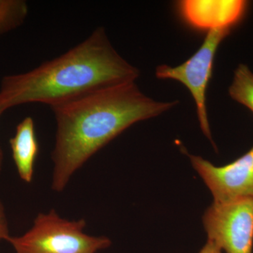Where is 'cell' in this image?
Returning <instances> with one entry per match:
<instances>
[{
    "label": "cell",
    "mask_w": 253,
    "mask_h": 253,
    "mask_svg": "<svg viewBox=\"0 0 253 253\" xmlns=\"http://www.w3.org/2000/svg\"><path fill=\"white\" fill-rule=\"evenodd\" d=\"M177 103L155 101L135 82H129L51 107L56 123L51 189L63 191L75 172L123 131L162 114Z\"/></svg>",
    "instance_id": "6da1fadb"
},
{
    "label": "cell",
    "mask_w": 253,
    "mask_h": 253,
    "mask_svg": "<svg viewBox=\"0 0 253 253\" xmlns=\"http://www.w3.org/2000/svg\"><path fill=\"white\" fill-rule=\"evenodd\" d=\"M139 76V70L118 54L99 27L59 57L28 72L4 76L0 107L3 112L31 103L51 108L106 86L135 82Z\"/></svg>",
    "instance_id": "7a4b0ae2"
},
{
    "label": "cell",
    "mask_w": 253,
    "mask_h": 253,
    "mask_svg": "<svg viewBox=\"0 0 253 253\" xmlns=\"http://www.w3.org/2000/svg\"><path fill=\"white\" fill-rule=\"evenodd\" d=\"M85 219L70 221L51 210L40 213L22 236H10L14 253H96L109 248L111 240L84 233Z\"/></svg>",
    "instance_id": "3957f363"
},
{
    "label": "cell",
    "mask_w": 253,
    "mask_h": 253,
    "mask_svg": "<svg viewBox=\"0 0 253 253\" xmlns=\"http://www.w3.org/2000/svg\"><path fill=\"white\" fill-rule=\"evenodd\" d=\"M231 30L213 29L208 31L202 45L187 61L172 67L161 65L156 68L159 79H172L182 83L189 89L196 103V111L201 129L212 141L206 108V90L212 76L214 56L219 44L229 36Z\"/></svg>",
    "instance_id": "277c9868"
},
{
    "label": "cell",
    "mask_w": 253,
    "mask_h": 253,
    "mask_svg": "<svg viewBox=\"0 0 253 253\" xmlns=\"http://www.w3.org/2000/svg\"><path fill=\"white\" fill-rule=\"evenodd\" d=\"M208 241L226 253L253 252V199L213 204L203 217Z\"/></svg>",
    "instance_id": "5b68a950"
},
{
    "label": "cell",
    "mask_w": 253,
    "mask_h": 253,
    "mask_svg": "<svg viewBox=\"0 0 253 253\" xmlns=\"http://www.w3.org/2000/svg\"><path fill=\"white\" fill-rule=\"evenodd\" d=\"M189 156L193 167L212 193L214 202L253 199V146L235 161L219 167L200 156Z\"/></svg>",
    "instance_id": "8992f818"
},
{
    "label": "cell",
    "mask_w": 253,
    "mask_h": 253,
    "mask_svg": "<svg viewBox=\"0 0 253 253\" xmlns=\"http://www.w3.org/2000/svg\"><path fill=\"white\" fill-rule=\"evenodd\" d=\"M248 2L243 0H184L179 10L186 22L199 29H229L244 17Z\"/></svg>",
    "instance_id": "52a82bcc"
},
{
    "label": "cell",
    "mask_w": 253,
    "mask_h": 253,
    "mask_svg": "<svg viewBox=\"0 0 253 253\" xmlns=\"http://www.w3.org/2000/svg\"><path fill=\"white\" fill-rule=\"evenodd\" d=\"M9 144L18 175L25 182L31 183L40 151L33 118H25L18 125L15 135L10 139Z\"/></svg>",
    "instance_id": "ba28073f"
},
{
    "label": "cell",
    "mask_w": 253,
    "mask_h": 253,
    "mask_svg": "<svg viewBox=\"0 0 253 253\" xmlns=\"http://www.w3.org/2000/svg\"><path fill=\"white\" fill-rule=\"evenodd\" d=\"M28 10L24 0H0V37L21 26Z\"/></svg>",
    "instance_id": "9c48e42d"
},
{
    "label": "cell",
    "mask_w": 253,
    "mask_h": 253,
    "mask_svg": "<svg viewBox=\"0 0 253 253\" xmlns=\"http://www.w3.org/2000/svg\"><path fill=\"white\" fill-rule=\"evenodd\" d=\"M229 95L253 113V73L246 65L240 64L234 71Z\"/></svg>",
    "instance_id": "30bf717a"
},
{
    "label": "cell",
    "mask_w": 253,
    "mask_h": 253,
    "mask_svg": "<svg viewBox=\"0 0 253 253\" xmlns=\"http://www.w3.org/2000/svg\"><path fill=\"white\" fill-rule=\"evenodd\" d=\"M9 225L5 214L4 206L0 201V241H7L10 237Z\"/></svg>",
    "instance_id": "8fae6325"
},
{
    "label": "cell",
    "mask_w": 253,
    "mask_h": 253,
    "mask_svg": "<svg viewBox=\"0 0 253 253\" xmlns=\"http://www.w3.org/2000/svg\"><path fill=\"white\" fill-rule=\"evenodd\" d=\"M221 251H222L218 247L217 245L208 240L207 243L201 250L199 253H222Z\"/></svg>",
    "instance_id": "7c38bea8"
},
{
    "label": "cell",
    "mask_w": 253,
    "mask_h": 253,
    "mask_svg": "<svg viewBox=\"0 0 253 253\" xmlns=\"http://www.w3.org/2000/svg\"><path fill=\"white\" fill-rule=\"evenodd\" d=\"M4 113L0 107V116ZM3 159H4V154H3L2 149L0 146V171H1V167H2Z\"/></svg>",
    "instance_id": "4fadbf2b"
}]
</instances>
